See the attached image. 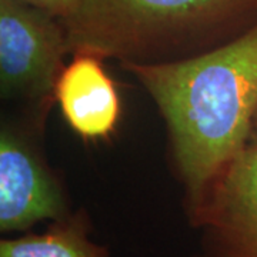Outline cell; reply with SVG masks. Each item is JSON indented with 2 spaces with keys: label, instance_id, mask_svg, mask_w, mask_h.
<instances>
[{
  "label": "cell",
  "instance_id": "cell-1",
  "mask_svg": "<svg viewBox=\"0 0 257 257\" xmlns=\"http://www.w3.org/2000/svg\"><path fill=\"white\" fill-rule=\"evenodd\" d=\"M165 119L186 209L247 145L257 119V20L231 40L162 63H123Z\"/></svg>",
  "mask_w": 257,
  "mask_h": 257
},
{
  "label": "cell",
  "instance_id": "cell-2",
  "mask_svg": "<svg viewBox=\"0 0 257 257\" xmlns=\"http://www.w3.org/2000/svg\"><path fill=\"white\" fill-rule=\"evenodd\" d=\"M257 20V0H72L60 22L70 55L162 63L206 52Z\"/></svg>",
  "mask_w": 257,
  "mask_h": 257
},
{
  "label": "cell",
  "instance_id": "cell-3",
  "mask_svg": "<svg viewBox=\"0 0 257 257\" xmlns=\"http://www.w3.org/2000/svg\"><path fill=\"white\" fill-rule=\"evenodd\" d=\"M70 55L60 19L25 0H0V93L46 110Z\"/></svg>",
  "mask_w": 257,
  "mask_h": 257
},
{
  "label": "cell",
  "instance_id": "cell-4",
  "mask_svg": "<svg viewBox=\"0 0 257 257\" xmlns=\"http://www.w3.org/2000/svg\"><path fill=\"white\" fill-rule=\"evenodd\" d=\"M186 211L202 233L199 257H257V136Z\"/></svg>",
  "mask_w": 257,
  "mask_h": 257
},
{
  "label": "cell",
  "instance_id": "cell-5",
  "mask_svg": "<svg viewBox=\"0 0 257 257\" xmlns=\"http://www.w3.org/2000/svg\"><path fill=\"white\" fill-rule=\"evenodd\" d=\"M72 211L62 186L36 146L18 126L0 128V231H26L40 221H59Z\"/></svg>",
  "mask_w": 257,
  "mask_h": 257
},
{
  "label": "cell",
  "instance_id": "cell-6",
  "mask_svg": "<svg viewBox=\"0 0 257 257\" xmlns=\"http://www.w3.org/2000/svg\"><path fill=\"white\" fill-rule=\"evenodd\" d=\"M55 100L64 120L83 140L107 139L120 119L116 84L103 67V59L92 53H74L56 86Z\"/></svg>",
  "mask_w": 257,
  "mask_h": 257
},
{
  "label": "cell",
  "instance_id": "cell-7",
  "mask_svg": "<svg viewBox=\"0 0 257 257\" xmlns=\"http://www.w3.org/2000/svg\"><path fill=\"white\" fill-rule=\"evenodd\" d=\"M0 257H110L109 250L90 239L84 211L52 221L43 233L0 240Z\"/></svg>",
  "mask_w": 257,
  "mask_h": 257
},
{
  "label": "cell",
  "instance_id": "cell-8",
  "mask_svg": "<svg viewBox=\"0 0 257 257\" xmlns=\"http://www.w3.org/2000/svg\"><path fill=\"white\" fill-rule=\"evenodd\" d=\"M25 2L36 6L39 9L46 10L60 20L67 15L72 5V0H25Z\"/></svg>",
  "mask_w": 257,
  "mask_h": 257
},
{
  "label": "cell",
  "instance_id": "cell-9",
  "mask_svg": "<svg viewBox=\"0 0 257 257\" xmlns=\"http://www.w3.org/2000/svg\"><path fill=\"white\" fill-rule=\"evenodd\" d=\"M256 126H257V119H256Z\"/></svg>",
  "mask_w": 257,
  "mask_h": 257
}]
</instances>
